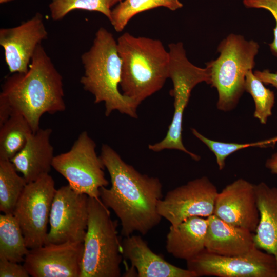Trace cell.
Returning a JSON list of instances; mask_svg holds the SVG:
<instances>
[{
	"mask_svg": "<svg viewBox=\"0 0 277 277\" xmlns=\"http://www.w3.org/2000/svg\"><path fill=\"white\" fill-rule=\"evenodd\" d=\"M29 249L21 228L13 214L0 215V257L10 261H24Z\"/></svg>",
	"mask_w": 277,
	"mask_h": 277,
	"instance_id": "cell-21",
	"label": "cell"
},
{
	"mask_svg": "<svg viewBox=\"0 0 277 277\" xmlns=\"http://www.w3.org/2000/svg\"><path fill=\"white\" fill-rule=\"evenodd\" d=\"M81 61L84 73L80 83L85 91L94 96V103H104L105 115L118 111L136 118L139 105L119 89L122 62L113 34L100 27L90 49L81 55Z\"/></svg>",
	"mask_w": 277,
	"mask_h": 277,
	"instance_id": "cell-3",
	"label": "cell"
},
{
	"mask_svg": "<svg viewBox=\"0 0 277 277\" xmlns=\"http://www.w3.org/2000/svg\"><path fill=\"white\" fill-rule=\"evenodd\" d=\"M191 131L196 137L205 144L214 153L220 170L225 167L226 158L233 153L242 149L250 147H266L277 141V138H276L270 140L248 143L223 142L210 140L202 135L194 128H191Z\"/></svg>",
	"mask_w": 277,
	"mask_h": 277,
	"instance_id": "cell-27",
	"label": "cell"
},
{
	"mask_svg": "<svg viewBox=\"0 0 277 277\" xmlns=\"http://www.w3.org/2000/svg\"><path fill=\"white\" fill-rule=\"evenodd\" d=\"M260 46L240 34H230L217 47L219 57L206 64L210 69L211 87L218 92L219 110L234 109L245 91L247 72L255 66Z\"/></svg>",
	"mask_w": 277,
	"mask_h": 277,
	"instance_id": "cell-6",
	"label": "cell"
},
{
	"mask_svg": "<svg viewBox=\"0 0 277 277\" xmlns=\"http://www.w3.org/2000/svg\"><path fill=\"white\" fill-rule=\"evenodd\" d=\"M168 48L169 78L173 83L170 94L174 98L173 115L165 137L160 142L149 145L148 148L154 152L165 149L179 150L198 161L200 157L188 150L183 145V118L194 87L202 82L210 85V69L206 65L205 68H200L191 63L186 56L182 42L170 43Z\"/></svg>",
	"mask_w": 277,
	"mask_h": 277,
	"instance_id": "cell-7",
	"label": "cell"
},
{
	"mask_svg": "<svg viewBox=\"0 0 277 277\" xmlns=\"http://www.w3.org/2000/svg\"><path fill=\"white\" fill-rule=\"evenodd\" d=\"M88 197L75 191L69 185L56 189L50 213L46 243H83L88 219Z\"/></svg>",
	"mask_w": 277,
	"mask_h": 277,
	"instance_id": "cell-12",
	"label": "cell"
},
{
	"mask_svg": "<svg viewBox=\"0 0 277 277\" xmlns=\"http://www.w3.org/2000/svg\"><path fill=\"white\" fill-rule=\"evenodd\" d=\"M100 155L111 186L100 189V199L119 219L124 237L144 235L161 222L157 205L163 198L159 179L142 174L126 163L110 146L103 144Z\"/></svg>",
	"mask_w": 277,
	"mask_h": 277,
	"instance_id": "cell-1",
	"label": "cell"
},
{
	"mask_svg": "<svg viewBox=\"0 0 277 277\" xmlns=\"http://www.w3.org/2000/svg\"><path fill=\"white\" fill-rule=\"evenodd\" d=\"M56 190L54 181L48 174L27 183L16 204L12 214L29 249L46 243L47 225Z\"/></svg>",
	"mask_w": 277,
	"mask_h": 277,
	"instance_id": "cell-9",
	"label": "cell"
},
{
	"mask_svg": "<svg viewBox=\"0 0 277 277\" xmlns=\"http://www.w3.org/2000/svg\"><path fill=\"white\" fill-rule=\"evenodd\" d=\"M14 0H0V4H3L5 3H7L10 2H12Z\"/></svg>",
	"mask_w": 277,
	"mask_h": 277,
	"instance_id": "cell-33",
	"label": "cell"
},
{
	"mask_svg": "<svg viewBox=\"0 0 277 277\" xmlns=\"http://www.w3.org/2000/svg\"><path fill=\"white\" fill-rule=\"evenodd\" d=\"M0 101L8 105L12 115L23 116L33 132L40 128L44 114L65 110L62 76L42 44L37 46L26 72L6 77Z\"/></svg>",
	"mask_w": 277,
	"mask_h": 277,
	"instance_id": "cell-2",
	"label": "cell"
},
{
	"mask_svg": "<svg viewBox=\"0 0 277 277\" xmlns=\"http://www.w3.org/2000/svg\"><path fill=\"white\" fill-rule=\"evenodd\" d=\"M84 243H46L29 249L23 265L33 277H80Z\"/></svg>",
	"mask_w": 277,
	"mask_h": 277,
	"instance_id": "cell-13",
	"label": "cell"
},
{
	"mask_svg": "<svg viewBox=\"0 0 277 277\" xmlns=\"http://www.w3.org/2000/svg\"><path fill=\"white\" fill-rule=\"evenodd\" d=\"M208 217L194 216L177 225H170L166 236V249L174 257L186 261L205 249Z\"/></svg>",
	"mask_w": 277,
	"mask_h": 277,
	"instance_id": "cell-19",
	"label": "cell"
},
{
	"mask_svg": "<svg viewBox=\"0 0 277 277\" xmlns=\"http://www.w3.org/2000/svg\"><path fill=\"white\" fill-rule=\"evenodd\" d=\"M186 262L187 269L197 277H277L274 257L257 247L234 256L217 255L205 249Z\"/></svg>",
	"mask_w": 277,
	"mask_h": 277,
	"instance_id": "cell-10",
	"label": "cell"
},
{
	"mask_svg": "<svg viewBox=\"0 0 277 277\" xmlns=\"http://www.w3.org/2000/svg\"><path fill=\"white\" fill-rule=\"evenodd\" d=\"M123 257L138 277H197L192 271L171 264L154 253L141 235H130L122 241Z\"/></svg>",
	"mask_w": 277,
	"mask_h": 277,
	"instance_id": "cell-16",
	"label": "cell"
},
{
	"mask_svg": "<svg viewBox=\"0 0 277 277\" xmlns=\"http://www.w3.org/2000/svg\"><path fill=\"white\" fill-rule=\"evenodd\" d=\"M29 275L23 264L0 257V277H28Z\"/></svg>",
	"mask_w": 277,
	"mask_h": 277,
	"instance_id": "cell-29",
	"label": "cell"
},
{
	"mask_svg": "<svg viewBox=\"0 0 277 277\" xmlns=\"http://www.w3.org/2000/svg\"><path fill=\"white\" fill-rule=\"evenodd\" d=\"M218 193L209 178L203 176L168 191L159 201L158 212L172 226L192 216L208 217L213 214Z\"/></svg>",
	"mask_w": 277,
	"mask_h": 277,
	"instance_id": "cell-11",
	"label": "cell"
},
{
	"mask_svg": "<svg viewBox=\"0 0 277 277\" xmlns=\"http://www.w3.org/2000/svg\"><path fill=\"white\" fill-rule=\"evenodd\" d=\"M27 184L10 160L0 159V210L3 213H13Z\"/></svg>",
	"mask_w": 277,
	"mask_h": 277,
	"instance_id": "cell-24",
	"label": "cell"
},
{
	"mask_svg": "<svg viewBox=\"0 0 277 277\" xmlns=\"http://www.w3.org/2000/svg\"><path fill=\"white\" fill-rule=\"evenodd\" d=\"M243 3L246 8L264 9L272 14L275 26L273 40L269 45L271 53L277 57V0H243Z\"/></svg>",
	"mask_w": 277,
	"mask_h": 277,
	"instance_id": "cell-28",
	"label": "cell"
},
{
	"mask_svg": "<svg viewBox=\"0 0 277 277\" xmlns=\"http://www.w3.org/2000/svg\"><path fill=\"white\" fill-rule=\"evenodd\" d=\"M52 130L39 128L30 134L24 148L10 161L15 169L30 183L48 174L54 157L50 142Z\"/></svg>",
	"mask_w": 277,
	"mask_h": 277,
	"instance_id": "cell-17",
	"label": "cell"
},
{
	"mask_svg": "<svg viewBox=\"0 0 277 277\" xmlns=\"http://www.w3.org/2000/svg\"><path fill=\"white\" fill-rule=\"evenodd\" d=\"M33 132L23 116L12 114L0 126V159L10 161L24 148Z\"/></svg>",
	"mask_w": 277,
	"mask_h": 277,
	"instance_id": "cell-22",
	"label": "cell"
},
{
	"mask_svg": "<svg viewBox=\"0 0 277 277\" xmlns=\"http://www.w3.org/2000/svg\"><path fill=\"white\" fill-rule=\"evenodd\" d=\"M260 220L254 233L258 248L272 255L277 266V187L262 182L254 184Z\"/></svg>",
	"mask_w": 277,
	"mask_h": 277,
	"instance_id": "cell-20",
	"label": "cell"
},
{
	"mask_svg": "<svg viewBox=\"0 0 277 277\" xmlns=\"http://www.w3.org/2000/svg\"><path fill=\"white\" fill-rule=\"evenodd\" d=\"M213 214L254 233L260 220L254 184L240 178L227 185L217 195Z\"/></svg>",
	"mask_w": 277,
	"mask_h": 277,
	"instance_id": "cell-15",
	"label": "cell"
},
{
	"mask_svg": "<svg viewBox=\"0 0 277 277\" xmlns=\"http://www.w3.org/2000/svg\"><path fill=\"white\" fill-rule=\"evenodd\" d=\"M254 75L264 84L271 85L277 89V73H272L269 70H255Z\"/></svg>",
	"mask_w": 277,
	"mask_h": 277,
	"instance_id": "cell-30",
	"label": "cell"
},
{
	"mask_svg": "<svg viewBox=\"0 0 277 277\" xmlns=\"http://www.w3.org/2000/svg\"><path fill=\"white\" fill-rule=\"evenodd\" d=\"M265 166L272 173L277 174V151L266 160Z\"/></svg>",
	"mask_w": 277,
	"mask_h": 277,
	"instance_id": "cell-31",
	"label": "cell"
},
{
	"mask_svg": "<svg viewBox=\"0 0 277 277\" xmlns=\"http://www.w3.org/2000/svg\"><path fill=\"white\" fill-rule=\"evenodd\" d=\"M117 41L122 60L120 87L138 105L159 91L169 78V54L161 41L125 32Z\"/></svg>",
	"mask_w": 277,
	"mask_h": 277,
	"instance_id": "cell-4",
	"label": "cell"
},
{
	"mask_svg": "<svg viewBox=\"0 0 277 277\" xmlns=\"http://www.w3.org/2000/svg\"><path fill=\"white\" fill-rule=\"evenodd\" d=\"M109 1H110V6L112 8L113 6H115V5H117V4L120 3V2H122L124 0H109Z\"/></svg>",
	"mask_w": 277,
	"mask_h": 277,
	"instance_id": "cell-32",
	"label": "cell"
},
{
	"mask_svg": "<svg viewBox=\"0 0 277 277\" xmlns=\"http://www.w3.org/2000/svg\"><path fill=\"white\" fill-rule=\"evenodd\" d=\"M245 91L249 93L255 103L253 116L262 124L267 123L268 118L272 115V109L275 103V94L258 78L252 72L249 70L246 75Z\"/></svg>",
	"mask_w": 277,
	"mask_h": 277,
	"instance_id": "cell-25",
	"label": "cell"
},
{
	"mask_svg": "<svg viewBox=\"0 0 277 277\" xmlns=\"http://www.w3.org/2000/svg\"><path fill=\"white\" fill-rule=\"evenodd\" d=\"M95 148L94 141L84 131L69 151L54 156L52 167L75 191L98 199L100 189L106 187L108 181Z\"/></svg>",
	"mask_w": 277,
	"mask_h": 277,
	"instance_id": "cell-8",
	"label": "cell"
},
{
	"mask_svg": "<svg viewBox=\"0 0 277 277\" xmlns=\"http://www.w3.org/2000/svg\"><path fill=\"white\" fill-rule=\"evenodd\" d=\"M48 35L44 17L39 12L18 26L0 29V45L10 73L28 70L37 46Z\"/></svg>",
	"mask_w": 277,
	"mask_h": 277,
	"instance_id": "cell-14",
	"label": "cell"
},
{
	"mask_svg": "<svg viewBox=\"0 0 277 277\" xmlns=\"http://www.w3.org/2000/svg\"><path fill=\"white\" fill-rule=\"evenodd\" d=\"M205 247L212 253L234 256L246 253L256 246L254 233L250 230L229 224L213 214L208 217Z\"/></svg>",
	"mask_w": 277,
	"mask_h": 277,
	"instance_id": "cell-18",
	"label": "cell"
},
{
	"mask_svg": "<svg viewBox=\"0 0 277 277\" xmlns=\"http://www.w3.org/2000/svg\"><path fill=\"white\" fill-rule=\"evenodd\" d=\"M183 6L179 0H124L111 10L110 22L114 30L120 32L133 16L141 12L160 7L175 11Z\"/></svg>",
	"mask_w": 277,
	"mask_h": 277,
	"instance_id": "cell-23",
	"label": "cell"
},
{
	"mask_svg": "<svg viewBox=\"0 0 277 277\" xmlns=\"http://www.w3.org/2000/svg\"><path fill=\"white\" fill-rule=\"evenodd\" d=\"M89 197V196H88ZM117 222L100 199L88 197L80 277H120L123 255Z\"/></svg>",
	"mask_w": 277,
	"mask_h": 277,
	"instance_id": "cell-5",
	"label": "cell"
},
{
	"mask_svg": "<svg viewBox=\"0 0 277 277\" xmlns=\"http://www.w3.org/2000/svg\"><path fill=\"white\" fill-rule=\"evenodd\" d=\"M50 16L55 21L63 19L75 10L98 12L110 21L111 7L109 0H51L49 5Z\"/></svg>",
	"mask_w": 277,
	"mask_h": 277,
	"instance_id": "cell-26",
	"label": "cell"
}]
</instances>
